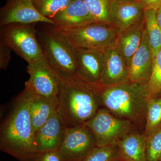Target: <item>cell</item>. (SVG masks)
Segmentation results:
<instances>
[{
  "mask_svg": "<svg viewBox=\"0 0 161 161\" xmlns=\"http://www.w3.org/2000/svg\"><path fill=\"white\" fill-rule=\"evenodd\" d=\"M59 73L58 110L66 127L84 124L101 108L103 86L85 81L78 75Z\"/></svg>",
  "mask_w": 161,
  "mask_h": 161,
  "instance_id": "1",
  "label": "cell"
},
{
  "mask_svg": "<svg viewBox=\"0 0 161 161\" xmlns=\"http://www.w3.org/2000/svg\"><path fill=\"white\" fill-rule=\"evenodd\" d=\"M31 92L25 87L1 125L0 149L20 161H28L35 153L33 128L30 106Z\"/></svg>",
  "mask_w": 161,
  "mask_h": 161,
  "instance_id": "2",
  "label": "cell"
},
{
  "mask_svg": "<svg viewBox=\"0 0 161 161\" xmlns=\"http://www.w3.org/2000/svg\"><path fill=\"white\" fill-rule=\"evenodd\" d=\"M147 84L129 80L112 86H103L101 93L102 107L119 118L130 121L138 129L146 123L150 99Z\"/></svg>",
  "mask_w": 161,
  "mask_h": 161,
  "instance_id": "3",
  "label": "cell"
},
{
  "mask_svg": "<svg viewBox=\"0 0 161 161\" xmlns=\"http://www.w3.org/2000/svg\"><path fill=\"white\" fill-rule=\"evenodd\" d=\"M40 24L36 26L37 36L45 58L58 73L77 75L75 46L56 25L46 23Z\"/></svg>",
  "mask_w": 161,
  "mask_h": 161,
  "instance_id": "4",
  "label": "cell"
},
{
  "mask_svg": "<svg viewBox=\"0 0 161 161\" xmlns=\"http://www.w3.org/2000/svg\"><path fill=\"white\" fill-rule=\"evenodd\" d=\"M37 23H12L1 26L0 41L27 63L43 55L37 36Z\"/></svg>",
  "mask_w": 161,
  "mask_h": 161,
  "instance_id": "5",
  "label": "cell"
},
{
  "mask_svg": "<svg viewBox=\"0 0 161 161\" xmlns=\"http://www.w3.org/2000/svg\"><path fill=\"white\" fill-rule=\"evenodd\" d=\"M61 30L75 47L97 50L103 53L114 46L119 31L112 24L101 23Z\"/></svg>",
  "mask_w": 161,
  "mask_h": 161,
  "instance_id": "6",
  "label": "cell"
},
{
  "mask_svg": "<svg viewBox=\"0 0 161 161\" xmlns=\"http://www.w3.org/2000/svg\"><path fill=\"white\" fill-rule=\"evenodd\" d=\"M84 124L92 130L98 147L116 144L129 132L138 130L130 121L119 118L104 107Z\"/></svg>",
  "mask_w": 161,
  "mask_h": 161,
  "instance_id": "7",
  "label": "cell"
},
{
  "mask_svg": "<svg viewBox=\"0 0 161 161\" xmlns=\"http://www.w3.org/2000/svg\"><path fill=\"white\" fill-rule=\"evenodd\" d=\"M26 71L29 78L25 82V87L36 95L58 100L60 76L44 55L28 63Z\"/></svg>",
  "mask_w": 161,
  "mask_h": 161,
  "instance_id": "8",
  "label": "cell"
},
{
  "mask_svg": "<svg viewBox=\"0 0 161 161\" xmlns=\"http://www.w3.org/2000/svg\"><path fill=\"white\" fill-rule=\"evenodd\" d=\"M96 147L92 130L85 124H80L66 127L58 151L63 161H82Z\"/></svg>",
  "mask_w": 161,
  "mask_h": 161,
  "instance_id": "9",
  "label": "cell"
},
{
  "mask_svg": "<svg viewBox=\"0 0 161 161\" xmlns=\"http://www.w3.org/2000/svg\"><path fill=\"white\" fill-rule=\"evenodd\" d=\"M46 23L54 24L51 19L37 10L31 0H6L0 9V26L12 23Z\"/></svg>",
  "mask_w": 161,
  "mask_h": 161,
  "instance_id": "10",
  "label": "cell"
},
{
  "mask_svg": "<svg viewBox=\"0 0 161 161\" xmlns=\"http://www.w3.org/2000/svg\"><path fill=\"white\" fill-rule=\"evenodd\" d=\"M65 126L58 109L34 134V146L36 153L58 150L63 142Z\"/></svg>",
  "mask_w": 161,
  "mask_h": 161,
  "instance_id": "11",
  "label": "cell"
},
{
  "mask_svg": "<svg viewBox=\"0 0 161 161\" xmlns=\"http://www.w3.org/2000/svg\"><path fill=\"white\" fill-rule=\"evenodd\" d=\"M146 9L137 0H112L110 20L119 31L124 30L142 21Z\"/></svg>",
  "mask_w": 161,
  "mask_h": 161,
  "instance_id": "12",
  "label": "cell"
},
{
  "mask_svg": "<svg viewBox=\"0 0 161 161\" xmlns=\"http://www.w3.org/2000/svg\"><path fill=\"white\" fill-rule=\"evenodd\" d=\"M75 51L77 75L88 83L100 84L103 70V53L97 50L77 47H75Z\"/></svg>",
  "mask_w": 161,
  "mask_h": 161,
  "instance_id": "13",
  "label": "cell"
},
{
  "mask_svg": "<svg viewBox=\"0 0 161 161\" xmlns=\"http://www.w3.org/2000/svg\"><path fill=\"white\" fill-rule=\"evenodd\" d=\"M153 61V58L150 43L144 28L140 44L132 57L129 66L130 81L147 84L152 72Z\"/></svg>",
  "mask_w": 161,
  "mask_h": 161,
  "instance_id": "14",
  "label": "cell"
},
{
  "mask_svg": "<svg viewBox=\"0 0 161 161\" xmlns=\"http://www.w3.org/2000/svg\"><path fill=\"white\" fill-rule=\"evenodd\" d=\"M61 29H70L98 23L82 0H71L69 5L51 19Z\"/></svg>",
  "mask_w": 161,
  "mask_h": 161,
  "instance_id": "15",
  "label": "cell"
},
{
  "mask_svg": "<svg viewBox=\"0 0 161 161\" xmlns=\"http://www.w3.org/2000/svg\"><path fill=\"white\" fill-rule=\"evenodd\" d=\"M103 55L101 85L112 86L130 80L126 63L114 46L104 52Z\"/></svg>",
  "mask_w": 161,
  "mask_h": 161,
  "instance_id": "16",
  "label": "cell"
},
{
  "mask_svg": "<svg viewBox=\"0 0 161 161\" xmlns=\"http://www.w3.org/2000/svg\"><path fill=\"white\" fill-rule=\"evenodd\" d=\"M144 28L143 19L128 29L118 32L114 46L123 58L128 68L132 57L140 44Z\"/></svg>",
  "mask_w": 161,
  "mask_h": 161,
  "instance_id": "17",
  "label": "cell"
},
{
  "mask_svg": "<svg viewBox=\"0 0 161 161\" xmlns=\"http://www.w3.org/2000/svg\"><path fill=\"white\" fill-rule=\"evenodd\" d=\"M123 161H147V137L138 129L132 130L117 142Z\"/></svg>",
  "mask_w": 161,
  "mask_h": 161,
  "instance_id": "18",
  "label": "cell"
},
{
  "mask_svg": "<svg viewBox=\"0 0 161 161\" xmlns=\"http://www.w3.org/2000/svg\"><path fill=\"white\" fill-rule=\"evenodd\" d=\"M30 92V111L35 134L58 109V100L44 98Z\"/></svg>",
  "mask_w": 161,
  "mask_h": 161,
  "instance_id": "19",
  "label": "cell"
},
{
  "mask_svg": "<svg viewBox=\"0 0 161 161\" xmlns=\"http://www.w3.org/2000/svg\"><path fill=\"white\" fill-rule=\"evenodd\" d=\"M156 13L157 9L148 8L145 10L144 17L153 58L161 48V29L157 20Z\"/></svg>",
  "mask_w": 161,
  "mask_h": 161,
  "instance_id": "20",
  "label": "cell"
},
{
  "mask_svg": "<svg viewBox=\"0 0 161 161\" xmlns=\"http://www.w3.org/2000/svg\"><path fill=\"white\" fill-rule=\"evenodd\" d=\"M161 125V96L150 98L147 108L144 133L146 137Z\"/></svg>",
  "mask_w": 161,
  "mask_h": 161,
  "instance_id": "21",
  "label": "cell"
},
{
  "mask_svg": "<svg viewBox=\"0 0 161 161\" xmlns=\"http://www.w3.org/2000/svg\"><path fill=\"white\" fill-rule=\"evenodd\" d=\"M98 23L112 24L109 10L112 0H82Z\"/></svg>",
  "mask_w": 161,
  "mask_h": 161,
  "instance_id": "22",
  "label": "cell"
},
{
  "mask_svg": "<svg viewBox=\"0 0 161 161\" xmlns=\"http://www.w3.org/2000/svg\"><path fill=\"white\" fill-rule=\"evenodd\" d=\"M71 0H31L36 9L43 16L51 19L64 9Z\"/></svg>",
  "mask_w": 161,
  "mask_h": 161,
  "instance_id": "23",
  "label": "cell"
},
{
  "mask_svg": "<svg viewBox=\"0 0 161 161\" xmlns=\"http://www.w3.org/2000/svg\"><path fill=\"white\" fill-rule=\"evenodd\" d=\"M147 89L150 98L161 96V48L153 58L152 72Z\"/></svg>",
  "mask_w": 161,
  "mask_h": 161,
  "instance_id": "24",
  "label": "cell"
},
{
  "mask_svg": "<svg viewBox=\"0 0 161 161\" xmlns=\"http://www.w3.org/2000/svg\"><path fill=\"white\" fill-rule=\"evenodd\" d=\"M121 158L117 144L96 147L82 161H115Z\"/></svg>",
  "mask_w": 161,
  "mask_h": 161,
  "instance_id": "25",
  "label": "cell"
},
{
  "mask_svg": "<svg viewBox=\"0 0 161 161\" xmlns=\"http://www.w3.org/2000/svg\"><path fill=\"white\" fill-rule=\"evenodd\" d=\"M147 161H160L161 158V125L147 136Z\"/></svg>",
  "mask_w": 161,
  "mask_h": 161,
  "instance_id": "26",
  "label": "cell"
},
{
  "mask_svg": "<svg viewBox=\"0 0 161 161\" xmlns=\"http://www.w3.org/2000/svg\"><path fill=\"white\" fill-rule=\"evenodd\" d=\"M28 161H63L58 150H50L38 152Z\"/></svg>",
  "mask_w": 161,
  "mask_h": 161,
  "instance_id": "27",
  "label": "cell"
},
{
  "mask_svg": "<svg viewBox=\"0 0 161 161\" xmlns=\"http://www.w3.org/2000/svg\"><path fill=\"white\" fill-rule=\"evenodd\" d=\"M11 50L0 41V69L5 70L8 67L11 59Z\"/></svg>",
  "mask_w": 161,
  "mask_h": 161,
  "instance_id": "28",
  "label": "cell"
},
{
  "mask_svg": "<svg viewBox=\"0 0 161 161\" xmlns=\"http://www.w3.org/2000/svg\"><path fill=\"white\" fill-rule=\"evenodd\" d=\"M145 6L146 9L153 8L157 10L161 6V0H137Z\"/></svg>",
  "mask_w": 161,
  "mask_h": 161,
  "instance_id": "29",
  "label": "cell"
},
{
  "mask_svg": "<svg viewBox=\"0 0 161 161\" xmlns=\"http://www.w3.org/2000/svg\"><path fill=\"white\" fill-rule=\"evenodd\" d=\"M156 18L158 23L161 29V6L157 10Z\"/></svg>",
  "mask_w": 161,
  "mask_h": 161,
  "instance_id": "30",
  "label": "cell"
},
{
  "mask_svg": "<svg viewBox=\"0 0 161 161\" xmlns=\"http://www.w3.org/2000/svg\"><path fill=\"white\" fill-rule=\"evenodd\" d=\"M115 161H123V160L121 158H119V159H118V160H116Z\"/></svg>",
  "mask_w": 161,
  "mask_h": 161,
  "instance_id": "31",
  "label": "cell"
},
{
  "mask_svg": "<svg viewBox=\"0 0 161 161\" xmlns=\"http://www.w3.org/2000/svg\"><path fill=\"white\" fill-rule=\"evenodd\" d=\"M160 161H161V159H160Z\"/></svg>",
  "mask_w": 161,
  "mask_h": 161,
  "instance_id": "32",
  "label": "cell"
}]
</instances>
